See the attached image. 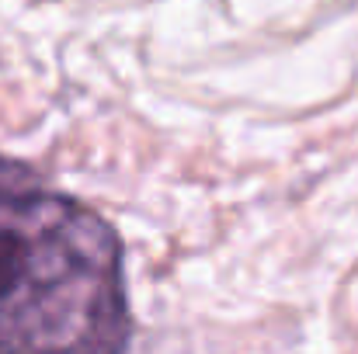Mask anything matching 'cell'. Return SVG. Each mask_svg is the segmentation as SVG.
Instances as JSON below:
<instances>
[{
    "instance_id": "obj_1",
    "label": "cell",
    "mask_w": 358,
    "mask_h": 354,
    "mask_svg": "<svg viewBox=\"0 0 358 354\" xmlns=\"http://www.w3.org/2000/svg\"><path fill=\"white\" fill-rule=\"evenodd\" d=\"M129 330L115 230L0 156V354H125Z\"/></svg>"
}]
</instances>
